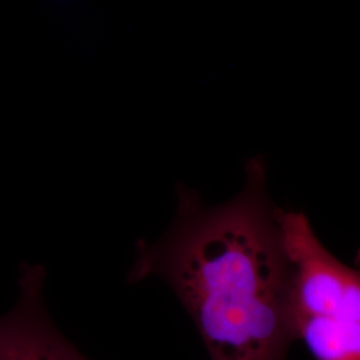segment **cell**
<instances>
[{"label": "cell", "instance_id": "cell-3", "mask_svg": "<svg viewBox=\"0 0 360 360\" xmlns=\"http://www.w3.org/2000/svg\"><path fill=\"white\" fill-rule=\"evenodd\" d=\"M44 282L41 266H22L18 300L0 316V360H89L52 322L44 304Z\"/></svg>", "mask_w": 360, "mask_h": 360}, {"label": "cell", "instance_id": "cell-2", "mask_svg": "<svg viewBox=\"0 0 360 360\" xmlns=\"http://www.w3.org/2000/svg\"><path fill=\"white\" fill-rule=\"evenodd\" d=\"M291 266L290 319L312 358L360 349V251L349 266L331 254L306 214L279 208Z\"/></svg>", "mask_w": 360, "mask_h": 360}, {"label": "cell", "instance_id": "cell-1", "mask_svg": "<svg viewBox=\"0 0 360 360\" xmlns=\"http://www.w3.org/2000/svg\"><path fill=\"white\" fill-rule=\"evenodd\" d=\"M266 163L245 165L243 190L207 206L186 186L159 240L139 242L131 283L158 278L175 292L211 360H288L291 266L279 208L266 187Z\"/></svg>", "mask_w": 360, "mask_h": 360}]
</instances>
